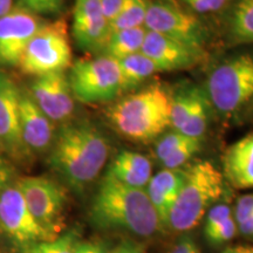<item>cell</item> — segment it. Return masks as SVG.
<instances>
[{
	"label": "cell",
	"instance_id": "cell-1",
	"mask_svg": "<svg viewBox=\"0 0 253 253\" xmlns=\"http://www.w3.org/2000/svg\"><path fill=\"white\" fill-rule=\"evenodd\" d=\"M50 169L74 191H84L106 167L110 144L88 120L62 123L48 150Z\"/></svg>",
	"mask_w": 253,
	"mask_h": 253
},
{
	"label": "cell",
	"instance_id": "cell-2",
	"mask_svg": "<svg viewBox=\"0 0 253 253\" xmlns=\"http://www.w3.org/2000/svg\"><path fill=\"white\" fill-rule=\"evenodd\" d=\"M89 217L101 229L123 231L140 238H150L164 229L145 189L126 186L107 175L91 202Z\"/></svg>",
	"mask_w": 253,
	"mask_h": 253
},
{
	"label": "cell",
	"instance_id": "cell-3",
	"mask_svg": "<svg viewBox=\"0 0 253 253\" xmlns=\"http://www.w3.org/2000/svg\"><path fill=\"white\" fill-rule=\"evenodd\" d=\"M170 109L171 91L162 84H149L112 104L107 119L126 140L150 143L171 126Z\"/></svg>",
	"mask_w": 253,
	"mask_h": 253
},
{
	"label": "cell",
	"instance_id": "cell-4",
	"mask_svg": "<svg viewBox=\"0 0 253 253\" xmlns=\"http://www.w3.org/2000/svg\"><path fill=\"white\" fill-rule=\"evenodd\" d=\"M226 194L223 172L210 161H196L186 167L184 184L168 214L166 229L178 233L195 229Z\"/></svg>",
	"mask_w": 253,
	"mask_h": 253
},
{
	"label": "cell",
	"instance_id": "cell-5",
	"mask_svg": "<svg viewBox=\"0 0 253 253\" xmlns=\"http://www.w3.org/2000/svg\"><path fill=\"white\" fill-rule=\"evenodd\" d=\"M205 93L211 107L224 118H232L253 103V53L224 60L212 69Z\"/></svg>",
	"mask_w": 253,
	"mask_h": 253
},
{
	"label": "cell",
	"instance_id": "cell-6",
	"mask_svg": "<svg viewBox=\"0 0 253 253\" xmlns=\"http://www.w3.org/2000/svg\"><path fill=\"white\" fill-rule=\"evenodd\" d=\"M67 78L73 96L82 103L109 102L125 91L119 61L106 54L77 60Z\"/></svg>",
	"mask_w": 253,
	"mask_h": 253
},
{
	"label": "cell",
	"instance_id": "cell-7",
	"mask_svg": "<svg viewBox=\"0 0 253 253\" xmlns=\"http://www.w3.org/2000/svg\"><path fill=\"white\" fill-rule=\"evenodd\" d=\"M72 65V48L65 19L43 23L27 43L19 67L25 74L40 75L65 72Z\"/></svg>",
	"mask_w": 253,
	"mask_h": 253
},
{
	"label": "cell",
	"instance_id": "cell-8",
	"mask_svg": "<svg viewBox=\"0 0 253 253\" xmlns=\"http://www.w3.org/2000/svg\"><path fill=\"white\" fill-rule=\"evenodd\" d=\"M15 184L38 224L52 238L60 236L65 227L63 219L67 204L65 188L54 179L43 176L23 177Z\"/></svg>",
	"mask_w": 253,
	"mask_h": 253
},
{
	"label": "cell",
	"instance_id": "cell-9",
	"mask_svg": "<svg viewBox=\"0 0 253 253\" xmlns=\"http://www.w3.org/2000/svg\"><path fill=\"white\" fill-rule=\"evenodd\" d=\"M144 27L148 31L204 52L208 40V31L204 24L196 15L176 5L149 1Z\"/></svg>",
	"mask_w": 253,
	"mask_h": 253
},
{
	"label": "cell",
	"instance_id": "cell-10",
	"mask_svg": "<svg viewBox=\"0 0 253 253\" xmlns=\"http://www.w3.org/2000/svg\"><path fill=\"white\" fill-rule=\"evenodd\" d=\"M0 231L19 249L52 239L32 216L15 183L0 192Z\"/></svg>",
	"mask_w": 253,
	"mask_h": 253
},
{
	"label": "cell",
	"instance_id": "cell-11",
	"mask_svg": "<svg viewBox=\"0 0 253 253\" xmlns=\"http://www.w3.org/2000/svg\"><path fill=\"white\" fill-rule=\"evenodd\" d=\"M45 21L20 6L0 17V66H18L27 43Z\"/></svg>",
	"mask_w": 253,
	"mask_h": 253
},
{
	"label": "cell",
	"instance_id": "cell-12",
	"mask_svg": "<svg viewBox=\"0 0 253 253\" xmlns=\"http://www.w3.org/2000/svg\"><path fill=\"white\" fill-rule=\"evenodd\" d=\"M30 94L41 112L53 123H65L74 113L73 96L65 72H54L37 77Z\"/></svg>",
	"mask_w": 253,
	"mask_h": 253
},
{
	"label": "cell",
	"instance_id": "cell-13",
	"mask_svg": "<svg viewBox=\"0 0 253 253\" xmlns=\"http://www.w3.org/2000/svg\"><path fill=\"white\" fill-rule=\"evenodd\" d=\"M72 33L81 49L103 52L110 31L100 0H75Z\"/></svg>",
	"mask_w": 253,
	"mask_h": 253
},
{
	"label": "cell",
	"instance_id": "cell-14",
	"mask_svg": "<svg viewBox=\"0 0 253 253\" xmlns=\"http://www.w3.org/2000/svg\"><path fill=\"white\" fill-rule=\"evenodd\" d=\"M141 52L153 60L162 73L194 68L204 55L202 50L150 31L147 32Z\"/></svg>",
	"mask_w": 253,
	"mask_h": 253
},
{
	"label": "cell",
	"instance_id": "cell-15",
	"mask_svg": "<svg viewBox=\"0 0 253 253\" xmlns=\"http://www.w3.org/2000/svg\"><path fill=\"white\" fill-rule=\"evenodd\" d=\"M19 121L26 155L43 154L50 149L55 136L54 126L37 106L30 91H20Z\"/></svg>",
	"mask_w": 253,
	"mask_h": 253
},
{
	"label": "cell",
	"instance_id": "cell-16",
	"mask_svg": "<svg viewBox=\"0 0 253 253\" xmlns=\"http://www.w3.org/2000/svg\"><path fill=\"white\" fill-rule=\"evenodd\" d=\"M20 91L9 75L0 72V144L15 156H27L20 134Z\"/></svg>",
	"mask_w": 253,
	"mask_h": 253
},
{
	"label": "cell",
	"instance_id": "cell-17",
	"mask_svg": "<svg viewBox=\"0 0 253 253\" xmlns=\"http://www.w3.org/2000/svg\"><path fill=\"white\" fill-rule=\"evenodd\" d=\"M221 172L232 188L253 189V132L227 148L223 156Z\"/></svg>",
	"mask_w": 253,
	"mask_h": 253
},
{
	"label": "cell",
	"instance_id": "cell-18",
	"mask_svg": "<svg viewBox=\"0 0 253 253\" xmlns=\"http://www.w3.org/2000/svg\"><path fill=\"white\" fill-rule=\"evenodd\" d=\"M185 177L186 167L181 169H162L151 176L149 183L145 186V192L164 229L168 214L184 184Z\"/></svg>",
	"mask_w": 253,
	"mask_h": 253
},
{
	"label": "cell",
	"instance_id": "cell-19",
	"mask_svg": "<svg viewBox=\"0 0 253 253\" xmlns=\"http://www.w3.org/2000/svg\"><path fill=\"white\" fill-rule=\"evenodd\" d=\"M104 175L126 186L145 189L153 176V166L143 154L122 150L112 161Z\"/></svg>",
	"mask_w": 253,
	"mask_h": 253
},
{
	"label": "cell",
	"instance_id": "cell-20",
	"mask_svg": "<svg viewBox=\"0 0 253 253\" xmlns=\"http://www.w3.org/2000/svg\"><path fill=\"white\" fill-rule=\"evenodd\" d=\"M232 207L225 195L205 214L204 237L211 246H227L238 236Z\"/></svg>",
	"mask_w": 253,
	"mask_h": 253
},
{
	"label": "cell",
	"instance_id": "cell-21",
	"mask_svg": "<svg viewBox=\"0 0 253 253\" xmlns=\"http://www.w3.org/2000/svg\"><path fill=\"white\" fill-rule=\"evenodd\" d=\"M121 68L123 89L130 90L138 87L142 82L154 77L157 73H162L158 66L150 58L143 53H136L130 56H126L118 60Z\"/></svg>",
	"mask_w": 253,
	"mask_h": 253
},
{
	"label": "cell",
	"instance_id": "cell-22",
	"mask_svg": "<svg viewBox=\"0 0 253 253\" xmlns=\"http://www.w3.org/2000/svg\"><path fill=\"white\" fill-rule=\"evenodd\" d=\"M147 32V28L142 26L110 33L103 50L104 54L115 60H121L140 53Z\"/></svg>",
	"mask_w": 253,
	"mask_h": 253
},
{
	"label": "cell",
	"instance_id": "cell-23",
	"mask_svg": "<svg viewBox=\"0 0 253 253\" xmlns=\"http://www.w3.org/2000/svg\"><path fill=\"white\" fill-rule=\"evenodd\" d=\"M229 34L236 43H253V0H238L230 17Z\"/></svg>",
	"mask_w": 253,
	"mask_h": 253
},
{
	"label": "cell",
	"instance_id": "cell-24",
	"mask_svg": "<svg viewBox=\"0 0 253 253\" xmlns=\"http://www.w3.org/2000/svg\"><path fill=\"white\" fill-rule=\"evenodd\" d=\"M211 104L209 102L208 95L203 88H197L191 112L181 129L182 134L189 137L203 138L209 126V113Z\"/></svg>",
	"mask_w": 253,
	"mask_h": 253
},
{
	"label": "cell",
	"instance_id": "cell-25",
	"mask_svg": "<svg viewBox=\"0 0 253 253\" xmlns=\"http://www.w3.org/2000/svg\"><path fill=\"white\" fill-rule=\"evenodd\" d=\"M149 0H123L118 15L109 23L110 33L144 26Z\"/></svg>",
	"mask_w": 253,
	"mask_h": 253
},
{
	"label": "cell",
	"instance_id": "cell-26",
	"mask_svg": "<svg viewBox=\"0 0 253 253\" xmlns=\"http://www.w3.org/2000/svg\"><path fill=\"white\" fill-rule=\"evenodd\" d=\"M80 242V235L77 230H71L55 238L42 240L25 248L19 249L20 253H75Z\"/></svg>",
	"mask_w": 253,
	"mask_h": 253
},
{
	"label": "cell",
	"instance_id": "cell-27",
	"mask_svg": "<svg viewBox=\"0 0 253 253\" xmlns=\"http://www.w3.org/2000/svg\"><path fill=\"white\" fill-rule=\"evenodd\" d=\"M202 145H203V138L192 137L161 162L163 169H181L186 167L196 156V154L202 149Z\"/></svg>",
	"mask_w": 253,
	"mask_h": 253
},
{
	"label": "cell",
	"instance_id": "cell-28",
	"mask_svg": "<svg viewBox=\"0 0 253 253\" xmlns=\"http://www.w3.org/2000/svg\"><path fill=\"white\" fill-rule=\"evenodd\" d=\"M192 137H189L182 132L171 130L169 132H164L162 136L157 138L156 145H155V156L158 162H162L166 158L176 151L179 147L185 144Z\"/></svg>",
	"mask_w": 253,
	"mask_h": 253
},
{
	"label": "cell",
	"instance_id": "cell-29",
	"mask_svg": "<svg viewBox=\"0 0 253 253\" xmlns=\"http://www.w3.org/2000/svg\"><path fill=\"white\" fill-rule=\"evenodd\" d=\"M18 6L37 15L59 14L63 9V0H19Z\"/></svg>",
	"mask_w": 253,
	"mask_h": 253
},
{
	"label": "cell",
	"instance_id": "cell-30",
	"mask_svg": "<svg viewBox=\"0 0 253 253\" xmlns=\"http://www.w3.org/2000/svg\"><path fill=\"white\" fill-rule=\"evenodd\" d=\"M233 217L236 224L242 223L253 214V192L239 196L233 204Z\"/></svg>",
	"mask_w": 253,
	"mask_h": 253
},
{
	"label": "cell",
	"instance_id": "cell-31",
	"mask_svg": "<svg viewBox=\"0 0 253 253\" xmlns=\"http://www.w3.org/2000/svg\"><path fill=\"white\" fill-rule=\"evenodd\" d=\"M183 1L197 13H210L223 8L227 0H183Z\"/></svg>",
	"mask_w": 253,
	"mask_h": 253
},
{
	"label": "cell",
	"instance_id": "cell-32",
	"mask_svg": "<svg viewBox=\"0 0 253 253\" xmlns=\"http://www.w3.org/2000/svg\"><path fill=\"white\" fill-rule=\"evenodd\" d=\"M108 253H145V248L141 243L126 237V238H123L115 248L109 250Z\"/></svg>",
	"mask_w": 253,
	"mask_h": 253
},
{
	"label": "cell",
	"instance_id": "cell-33",
	"mask_svg": "<svg viewBox=\"0 0 253 253\" xmlns=\"http://www.w3.org/2000/svg\"><path fill=\"white\" fill-rule=\"evenodd\" d=\"M109 250L107 249L106 244L101 240L89 239L81 240L79 242L75 253H108Z\"/></svg>",
	"mask_w": 253,
	"mask_h": 253
},
{
	"label": "cell",
	"instance_id": "cell-34",
	"mask_svg": "<svg viewBox=\"0 0 253 253\" xmlns=\"http://www.w3.org/2000/svg\"><path fill=\"white\" fill-rule=\"evenodd\" d=\"M169 253H202V251L191 237L183 236L177 240Z\"/></svg>",
	"mask_w": 253,
	"mask_h": 253
},
{
	"label": "cell",
	"instance_id": "cell-35",
	"mask_svg": "<svg viewBox=\"0 0 253 253\" xmlns=\"http://www.w3.org/2000/svg\"><path fill=\"white\" fill-rule=\"evenodd\" d=\"M100 4L104 17L108 20V23H110L118 15L123 4V0H100Z\"/></svg>",
	"mask_w": 253,
	"mask_h": 253
},
{
	"label": "cell",
	"instance_id": "cell-36",
	"mask_svg": "<svg viewBox=\"0 0 253 253\" xmlns=\"http://www.w3.org/2000/svg\"><path fill=\"white\" fill-rule=\"evenodd\" d=\"M237 230H238V236L244 238L248 243L253 244V214L248 219L238 224Z\"/></svg>",
	"mask_w": 253,
	"mask_h": 253
},
{
	"label": "cell",
	"instance_id": "cell-37",
	"mask_svg": "<svg viewBox=\"0 0 253 253\" xmlns=\"http://www.w3.org/2000/svg\"><path fill=\"white\" fill-rule=\"evenodd\" d=\"M220 253H253V244L245 243V244L227 245Z\"/></svg>",
	"mask_w": 253,
	"mask_h": 253
},
{
	"label": "cell",
	"instance_id": "cell-38",
	"mask_svg": "<svg viewBox=\"0 0 253 253\" xmlns=\"http://www.w3.org/2000/svg\"><path fill=\"white\" fill-rule=\"evenodd\" d=\"M12 171L7 167L0 164V192L4 190L12 181Z\"/></svg>",
	"mask_w": 253,
	"mask_h": 253
},
{
	"label": "cell",
	"instance_id": "cell-39",
	"mask_svg": "<svg viewBox=\"0 0 253 253\" xmlns=\"http://www.w3.org/2000/svg\"><path fill=\"white\" fill-rule=\"evenodd\" d=\"M13 8V0H0V17L8 13Z\"/></svg>",
	"mask_w": 253,
	"mask_h": 253
}]
</instances>
